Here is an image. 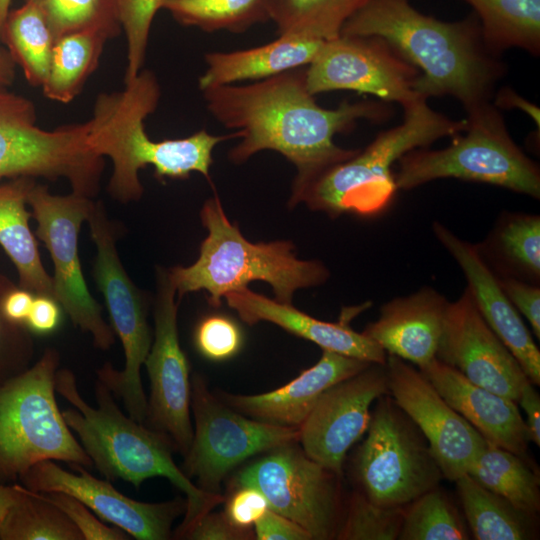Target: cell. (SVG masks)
Masks as SVG:
<instances>
[{
    "mask_svg": "<svg viewBox=\"0 0 540 540\" xmlns=\"http://www.w3.org/2000/svg\"><path fill=\"white\" fill-rule=\"evenodd\" d=\"M35 295L20 287H13L2 300V311L5 317L17 324H25Z\"/></svg>",
    "mask_w": 540,
    "mask_h": 540,
    "instance_id": "cell-50",
    "label": "cell"
},
{
    "mask_svg": "<svg viewBox=\"0 0 540 540\" xmlns=\"http://www.w3.org/2000/svg\"><path fill=\"white\" fill-rule=\"evenodd\" d=\"M198 351L213 361H223L236 355L243 342L239 326L224 315L205 317L195 331Z\"/></svg>",
    "mask_w": 540,
    "mask_h": 540,
    "instance_id": "cell-42",
    "label": "cell"
},
{
    "mask_svg": "<svg viewBox=\"0 0 540 540\" xmlns=\"http://www.w3.org/2000/svg\"><path fill=\"white\" fill-rule=\"evenodd\" d=\"M0 41L19 65L27 82L42 87L49 71L55 37L43 13L32 2L10 10Z\"/></svg>",
    "mask_w": 540,
    "mask_h": 540,
    "instance_id": "cell-32",
    "label": "cell"
},
{
    "mask_svg": "<svg viewBox=\"0 0 540 540\" xmlns=\"http://www.w3.org/2000/svg\"><path fill=\"white\" fill-rule=\"evenodd\" d=\"M160 96L156 75L142 69L123 90L101 93L95 101L89 119L92 134L99 153L112 161L108 191L121 202L141 198L143 186L138 172L149 165L159 180L187 179L192 172L209 180L214 148L237 138L234 132L215 136L202 129L185 138L152 140L144 120L157 109Z\"/></svg>",
    "mask_w": 540,
    "mask_h": 540,
    "instance_id": "cell-4",
    "label": "cell"
},
{
    "mask_svg": "<svg viewBox=\"0 0 540 540\" xmlns=\"http://www.w3.org/2000/svg\"><path fill=\"white\" fill-rule=\"evenodd\" d=\"M15 285L0 274V386L26 370L33 355V343L23 324L9 321L2 311L5 294Z\"/></svg>",
    "mask_w": 540,
    "mask_h": 540,
    "instance_id": "cell-41",
    "label": "cell"
},
{
    "mask_svg": "<svg viewBox=\"0 0 540 540\" xmlns=\"http://www.w3.org/2000/svg\"><path fill=\"white\" fill-rule=\"evenodd\" d=\"M404 507H386L375 504L357 491L349 499L346 513L341 519L335 538L396 540L402 525Z\"/></svg>",
    "mask_w": 540,
    "mask_h": 540,
    "instance_id": "cell-39",
    "label": "cell"
},
{
    "mask_svg": "<svg viewBox=\"0 0 540 540\" xmlns=\"http://www.w3.org/2000/svg\"><path fill=\"white\" fill-rule=\"evenodd\" d=\"M55 390L71 404L62 411L66 424L107 480H122L139 489L145 480L161 476L186 495V512L176 530L177 538L223 501L220 494L207 493L195 485L174 462L175 447L169 437L126 416L100 380L95 384V407L83 399L69 369L57 370Z\"/></svg>",
    "mask_w": 540,
    "mask_h": 540,
    "instance_id": "cell-3",
    "label": "cell"
},
{
    "mask_svg": "<svg viewBox=\"0 0 540 540\" xmlns=\"http://www.w3.org/2000/svg\"><path fill=\"white\" fill-rule=\"evenodd\" d=\"M517 403L526 415L525 424L529 440L540 446V397L534 384L528 381L521 389Z\"/></svg>",
    "mask_w": 540,
    "mask_h": 540,
    "instance_id": "cell-49",
    "label": "cell"
},
{
    "mask_svg": "<svg viewBox=\"0 0 540 540\" xmlns=\"http://www.w3.org/2000/svg\"><path fill=\"white\" fill-rule=\"evenodd\" d=\"M16 497L15 484L6 486L0 482V524Z\"/></svg>",
    "mask_w": 540,
    "mask_h": 540,
    "instance_id": "cell-53",
    "label": "cell"
},
{
    "mask_svg": "<svg viewBox=\"0 0 540 540\" xmlns=\"http://www.w3.org/2000/svg\"><path fill=\"white\" fill-rule=\"evenodd\" d=\"M43 13L58 38L80 31H98L110 39L121 32L119 0H25Z\"/></svg>",
    "mask_w": 540,
    "mask_h": 540,
    "instance_id": "cell-38",
    "label": "cell"
},
{
    "mask_svg": "<svg viewBox=\"0 0 540 540\" xmlns=\"http://www.w3.org/2000/svg\"><path fill=\"white\" fill-rule=\"evenodd\" d=\"M456 489L470 534L476 540H531L537 538V514L526 512L486 489L467 473Z\"/></svg>",
    "mask_w": 540,
    "mask_h": 540,
    "instance_id": "cell-28",
    "label": "cell"
},
{
    "mask_svg": "<svg viewBox=\"0 0 540 540\" xmlns=\"http://www.w3.org/2000/svg\"><path fill=\"white\" fill-rule=\"evenodd\" d=\"M175 295L168 270L158 269L154 340L144 362L150 381L144 424L168 436L185 456L193 438L191 382L189 364L178 338L179 302Z\"/></svg>",
    "mask_w": 540,
    "mask_h": 540,
    "instance_id": "cell-16",
    "label": "cell"
},
{
    "mask_svg": "<svg viewBox=\"0 0 540 540\" xmlns=\"http://www.w3.org/2000/svg\"><path fill=\"white\" fill-rule=\"evenodd\" d=\"M34 178L18 177L0 183V246L14 263L19 287L54 299L53 281L42 265L38 244L29 226L28 194Z\"/></svg>",
    "mask_w": 540,
    "mask_h": 540,
    "instance_id": "cell-27",
    "label": "cell"
},
{
    "mask_svg": "<svg viewBox=\"0 0 540 540\" xmlns=\"http://www.w3.org/2000/svg\"><path fill=\"white\" fill-rule=\"evenodd\" d=\"M108 40L106 34L98 31H80L58 38L42 86L45 97L66 104L80 94L97 69Z\"/></svg>",
    "mask_w": 540,
    "mask_h": 540,
    "instance_id": "cell-30",
    "label": "cell"
},
{
    "mask_svg": "<svg viewBox=\"0 0 540 540\" xmlns=\"http://www.w3.org/2000/svg\"><path fill=\"white\" fill-rule=\"evenodd\" d=\"M165 0H119L121 27L127 39V67L124 83L143 69L151 24Z\"/></svg>",
    "mask_w": 540,
    "mask_h": 540,
    "instance_id": "cell-40",
    "label": "cell"
},
{
    "mask_svg": "<svg viewBox=\"0 0 540 540\" xmlns=\"http://www.w3.org/2000/svg\"><path fill=\"white\" fill-rule=\"evenodd\" d=\"M72 473L43 460L31 466L20 478L21 484L36 492H63L86 505L103 522H108L138 540H167L172 524L186 512V499L147 503L119 492L109 480L91 475L85 467L71 465Z\"/></svg>",
    "mask_w": 540,
    "mask_h": 540,
    "instance_id": "cell-18",
    "label": "cell"
},
{
    "mask_svg": "<svg viewBox=\"0 0 540 540\" xmlns=\"http://www.w3.org/2000/svg\"><path fill=\"white\" fill-rule=\"evenodd\" d=\"M200 218L208 235L198 259L188 267L168 270L178 301L187 293L205 290L209 304L218 308L227 293L260 280L270 284L276 301L292 304L297 290L319 286L329 278L323 263L298 259L290 241H248L237 223L228 220L216 195L206 200Z\"/></svg>",
    "mask_w": 540,
    "mask_h": 540,
    "instance_id": "cell-5",
    "label": "cell"
},
{
    "mask_svg": "<svg viewBox=\"0 0 540 540\" xmlns=\"http://www.w3.org/2000/svg\"><path fill=\"white\" fill-rule=\"evenodd\" d=\"M253 526L258 540H312L305 529L270 508Z\"/></svg>",
    "mask_w": 540,
    "mask_h": 540,
    "instance_id": "cell-47",
    "label": "cell"
},
{
    "mask_svg": "<svg viewBox=\"0 0 540 540\" xmlns=\"http://www.w3.org/2000/svg\"><path fill=\"white\" fill-rule=\"evenodd\" d=\"M224 299L249 325L267 321L317 344L322 350L371 363H386V352L369 337L354 331L348 325L347 320L351 317L337 323L322 321L300 311L292 304L270 299L248 287L229 292Z\"/></svg>",
    "mask_w": 540,
    "mask_h": 540,
    "instance_id": "cell-25",
    "label": "cell"
},
{
    "mask_svg": "<svg viewBox=\"0 0 540 540\" xmlns=\"http://www.w3.org/2000/svg\"><path fill=\"white\" fill-rule=\"evenodd\" d=\"M340 35L384 39L419 70L416 93L426 99L452 96L466 111L491 102L506 73L499 55L485 44L474 12L445 22L421 13L410 0H370Z\"/></svg>",
    "mask_w": 540,
    "mask_h": 540,
    "instance_id": "cell-2",
    "label": "cell"
},
{
    "mask_svg": "<svg viewBox=\"0 0 540 540\" xmlns=\"http://www.w3.org/2000/svg\"><path fill=\"white\" fill-rule=\"evenodd\" d=\"M371 362L323 350L318 362L275 390L256 395L223 393L234 410L258 421L299 428L320 396L334 384L371 365Z\"/></svg>",
    "mask_w": 540,
    "mask_h": 540,
    "instance_id": "cell-23",
    "label": "cell"
},
{
    "mask_svg": "<svg viewBox=\"0 0 540 540\" xmlns=\"http://www.w3.org/2000/svg\"><path fill=\"white\" fill-rule=\"evenodd\" d=\"M16 75V64L9 51L0 42V85L9 87Z\"/></svg>",
    "mask_w": 540,
    "mask_h": 540,
    "instance_id": "cell-52",
    "label": "cell"
},
{
    "mask_svg": "<svg viewBox=\"0 0 540 540\" xmlns=\"http://www.w3.org/2000/svg\"><path fill=\"white\" fill-rule=\"evenodd\" d=\"M474 10L487 47L495 54L521 48L540 54V0H464Z\"/></svg>",
    "mask_w": 540,
    "mask_h": 540,
    "instance_id": "cell-29",
    "label": "cell"
},
{
    "mask_svg": "<svg viewBox=\"0 0 540 540\" xmlns=\"http://www.w3.org/2000/svg\"><path fill=\"white\" fill-rule=\"evenodd\" d=\"M502 270V276H512L533 284L540 278V216L527 213H507L498 221L486 246Z\"/></svg>",
    "mask_w": 540,
    "mask_h": 540,
    "instance_id": "cell-33",
    "label": "cell"
},
{
    "mask_svg": "<svg viewBox=\"0 0 540 540\" xmlns=\"http://www.w3.org/2000/svg\"><path fill=\"white\" fill-rule=\"evenodd\" d=\"M59 354L48 348L0 386V482L19 479L43 460L92 467L55 397Z\"/></svg>",
    "mask_w": 540,
    "mask_h": 540,
    "instance_id": "cell-8",
    "label": "cell"
},
{
    "mask_svg": "<svg viewBox=\"0 0 540 540\" xmlns=\"http://www.w3.org/2000/svg\"><path fill=\"white\" fill-rule=\"evenodd\" d=\"M403 122L379 133L363 150L328 168L312 180L292 187L289 206L303 202L335 218L341 214L375 216L391 203L398 190L392 165L407 152L467 128V119L452 120L432 108L426 98L403 107Z\"/></svg>",
    "mask_w": 540,
    "mask_h": 540,
    "instance_id": "cell-6",
    "label": "cell"
},
{
    "mask_svg": "<svg viewBox=\"0 0 540 540\" xmlns=\"http://www.w3.org/2000/svg\"><path fill=\"white\" fill-rule=\"evenodd\" d=\"M470 536L459 510L439 486L404 507L399 540H468Z\"/></svg>",
    "mask_w": 540,
    "mask_h": 540,
    "instance_id": "cell-37",
    "label": "cell"
},
{
    "mask_svg": "<svg viewBox=\"0 0 540 540\" xmlns=\"http://www.w3.org/2000/svg\"><path fill=\"white\" fill-rule=\"evenodd\" d=\"M27 202L37 221L35 234L53 260L54 299L75 326L91 335L95 347L108 350L114 333L103 318L101 305L88 291L78 254V234L89 216L92 198L73 192L54 195L47 185L35 182Z\"/></svg>",
    "mask_w": 540,
    "mask_h": 540,
    "instance_id": "cell-14",
    "label": "cell"
},
{
    "mask_svg": "<svg viewBox=\"0 0 540 540\" xmlns=\"http://www.w3.org/2000/svg\"><path fill=\"white\" fill-rule=\"evenodd\" d=\"M467 474L516 507L532 514L540 511L539 476L529 459L486 442Z\"/></svg>",
    "mask_w": 540,
    "mask_h": 540,
    "instance_id": "cell-31",
    "label": "cell"
},
{
    "mask_svg": "<svg viewBox=\"0 0 540 540\" xmlns=\"http://www.w3.org/2000/svg\"><path fill=\"white\" fill-rule=\"evenodd\" d=\"M493 98V104L497 108L507 109L517 107L519 109H522L533 118L539 128V108L517 95L511 89L503 88L499 92L495 93Z\"/></svg>",
    "mask_w": 540,
    "mask_h": 540,
    "instance_id": "cell-51",
    "label": "cell"
},
{
    "mask_svg": "<svg viewBox=\"0 0 540 540\" xmlns=\"http://www.w3.org/2000/svg\"><path fill=\"white\" fill-rule=\"evenodd\" d=\"M388 394L424 435L443 478L455 482L486 440L439 394L411 363L387 355Z\"/></svg>",
    "mask_w": 540,
    "mask_h": 540,
    "instance_id": "cell-17",
    "label": "cell"
},
{
    "mask_svg": "<svg viewBox=\"0 0 540 540\" xmlns=\"http://www.w3.org/2000/svg\"><path fill=\"white\" fill-rule=\"evenodd\" d=\"M505 295L529 322L533 333L540 338V287L539 285L512 277L498 276Z\"/></svg>",
    "mask_w": 540,
    "mask_h": 540,
    "instance_id": "cell-45",
    "label": "cell"
},
{
    "mask_svg": "<svg viewBox=\"0 0 540 540\" xmlns=\"http://www.w3.org/2000/svg\"><path fill=\"white\" fill-rule=\"evenodd\" d=\"M207 110L221 125L234 130L240 142L228 154L242 164L254 154L273 150L297 168L293 186H300L359 149L334 143L358 120L390 117L386 102L343 101L335 109L316 103L306 82V66L246 85H222L201 91Z\"/></svg>",
    "mask_w": 540,
    "mask_h": 540,
    "instance_id": "cell-1",
    "label": "cell"
},
{
    "mask_svg": "<svg viewBox=\"0 0 540 540\" xmlns=\"http://www.w3.org/2000/svg\"><path fill=\"white\" fill-rule=\"evenodd\" d=\"M10 4H11V0H0V35L2 32V28L6 20V17L10 11Z\"/></svg>",
    "mask_w": 540,
    "mask_h": 540,
    "instance_id": "cell-54",
    "label": "cell"
},
{
    "mask_svg": "<svg viewBox=\"0 0 540 540\" xmlns=\"http://www.w3.org/2000/svg\"><path fill=\"white\" fill-rule=\"evenodd\" d=\"M253 531L239 529L224 512L209 511L189 527L180 538L191 540H246L254 538Z\"/></svg>",
    "mask_w": 540,
    "mask_h": 540,
    "instance_id": "cell-46",
    "label": "cell"
},
{
    "mask_svg": "<svg viewBox=\"0 0 540 540\" xmlns=\"http://www.w3.org/2000/svg\"><path fill=\"white\" fill-rule=\"evenodd\" d=\"M60 319L61 308L55 299L35 295L25 325L35 333L48 334L58 327Z\"/></svg>",
    "mask_w": 540,
    "mask_h": 540,
    "instance_id": "cell-48",
    "label": "cell"
},
{
    "mask_svg": "<svg viewBox=\"0 0 540 540\" xmlns=\"http://www.w3.org/2000/svg\"><path fill=\"white\" fill-rule=\"evenodd\" d=\"M269 509L265 496L251 486H237L225 504L224 514L236 527L252 531L254 523Z\"/></svg>",
    "mask_w": 540,
    "mask_h": 540,
    "instance_id": "cell-44",
    "label": "cell"
},
{
    "mask_svg": "<svg viewBox=\"0 0 540 540\" xmlns=\"http://www.w3.org/2000/svg\"><path fill=\"white\" fill-rule=\"evenodd\" d=\"M419 70L377 36H344L325 40L306 66L312 95L350 90L395 102L402 107L424 98L416 93Z\"/></svg>",
    "mask_w": 540,
    "mask_h": 540,
    "instance_id": "cell-15",
    "label": "cell"
},
{
    "mask_svg": "<svg viewBox=\"0 0 540 540\" xmlns=\"http://www.w3.org/2000/svg\"><path fill=\"white\" fill-rule=\"evenodd\" d=\"M432 230L460 266L484 321L513 354L528 379L539 385L540 351L479 247L459 238L440 222H433Z\"/></svg>",
    "mask_w": 540,
    "mask_h": 540,
    "instance_id": "cell-21",
    "label": "cell"
},
{
    "mask_svg": "<svg viewBox=\"0 0 540 540\" xmlns=\"http://www.w3.org/2000/svg\"><path fill=\"white\" fill-rule=\"evenodd\" d=\"M436 359L472 383L515 402L530 381L484 321L467 287L457 300L447 303Z\"/></svg>",
    "mask_w": 540,
    "mask_h": 540,
    "instance_id": "cell-20",
    "label": "cell"
},
{
    "mask_svg": "<svg viewBox=\"0 0 540 540\" xmlns=\"http://www.w3.org/2000/svg\"><path fill=\"white\" fill-rule=\"evenodd\" d=\"M190 408L195 426L182 471L207 493L218 494L228 472L251 456L299 439V428L245 417L223 404L199 375L192 377Z\"/></svg>",
    "mask_w": 540,
    "mask_h": 540,
    "instance_id": "cell-12",
    "label": "cell"
},
{
    "mask_svg": "<svg viewBox=\"0 0 540 540\" xmlns=\"http://www.w3.org/2000/svg\"><path fill=\"white\" fill-rule=\"evenodd\" d=\"M103 169L90 120L43 129L34 103L0 85V180L63 178L73 193L93 198Z\"/></svg>",
    "mask_w": 540,
    "mask_h": 540,
    "instance_id": "cell-9",
    "label": "cell"
},
{
    "mask_svg": "<svg viewBox=\"0 0 540 540\" xmlns=\"http://www.w3.org/2000/svg\"><path fill=\"white\" fill-rule=\"evenodd\" d=\"M419 370L486 442L528 459L530 440L517 402L472 383L436 358Z\"/></svg>",
    "mask_w": 540,
    "mask_h": 540,
    "instance_id": "cell-22",
    "label": "cell"
},
{
    "mask_svg": "<svg viewBox=\"0 0 540 540\" xmlns=\"http://www.w3.org/2000/svg\"><path fill=\"white\" fill-rule=\"evenodd\" d=\"M56 505L78 528L83 540H127L131 537L122 529L106 525L86 505L63 492H40Z\"/></svg>",
    "mask_w": 540,
    "mask_h": 540,
    "instance_id": "cell-43",
    "label": "cell"
},
{
    "mask_svg": "<svg viewBox=\"0 0 540 540\" xmlns=\"http://www.w3.org/2000/svg\"><path fill=\"white\" fill-rule=\"evenodd\" d=\"M337 477L292 442L244 467L233 483L258 489L270 509L301 526L312 540H328L336 537L342 519Z\"/></svg>",
    "mask_w": 540,
    "mask_h": 540,
    "instance_id": "cell-13",
    "label": "cell"
},
{
    "mask_svg": "<svg viewBox=\"0 0 540 540\" xmlns=\"http://www.w3.org/2000/svg\"><path fill=\"white\" fill-rule=\"evenodd\" d=\"M87 221L97 248L94 278L102 292L114 332L119 337L125 363L116 370L107 362L97 370L98 380L122 400L128 415L144 423L147 411L141 368L152 345L146 303L123 268L116 248V228L103 203H92Z\"/></svg>",
    "mask_w": 540,
    "mask_h": 540,
    "instance_id": "cell-11",
    "label": "cell"
},
{
    "mask_svg": "<svg viewBox=\"0 0 540 540\" xmlns=\"http://www.w3.org/2000/svg\"><path fill=\"white\" fill-rule=\"evenodd\" d=\"M385 394L386 363H372L328 388L299 427L303 451L341 476L347 452L368 429L372 403Z\"/></svg>",
    "mask_w": 540,
    "mask_h": 540,
    "instance_id": "cell-19",
    "label": "cell"
},
{
    "mask_svg": "<svg viewBox=\"0 0 540 540\" xmlns=\"http://www.w3.org/2000/svg\"><path fill=\"white\" fill-rule=\"evenodd\" d=\"M15 487V500L0 524L1 540H83L71 520L40 492Z\"/></svg>",
    "mask_w": 540,
    "mask_h": 540,
    "instance_id": "cell-35",
    "label": "cell"
},
{
    "mask_svg": "<svg viewBox=\"0 0 540 540\" xmlns=\"http://www.w3.org/2000/svg\"><path fill=\"white\" fill-rule=\"evenodd\" d=\"M467 112L464 135L443 149L417 148L404 154L394 175L398 190L430 181L456 178L487 183L540 198V169L511 138L493 101Z\"/></svg>",
    "mask_w": 540,
    "mask_h": 540,
    "instance_id": "cell-7",
    "label": "cell"
},
{
    "mask_svg": "<svg viewBox=\"0 0 540 540\" xmlns=\"http://www.w3.org/2000/svg\"><path fill=\"white\" fill-rule=\"evenodd\" d=\"M325 40L279 35L267 44L231 52H208L207 69L200 76V91L244 80H263L308 66Z\"/></svg>",
    "mask_w": 540,
    "mask_h": 540,
    "instance_id": "cell-26",
    "label": "cell"
},
{
    "mask_svg": "<svg viewBox=\"0 0 540 540\" xmlns=\"http://www.w3.org/2000/svg\"><path fill=\"white\" fill-rule=\"evenodd\" d=\"M272 0H165L162 8L183 26L205 32H245L271 20Z\"/></svg>",
    "mask_w": 540,
    "mask_h": 540,
    "instance_id": "cell-36",
    "label": "cell"
},
{
    "mask_svg": "<svg viewBox=\"0 0 540 540\" xmlns=\"http://www.w3.org/2000/svg\"><path fill=\"white\" fill-rule=\"evenodd\" d=\"M447 303L435 289L422 287L383 304L379 318L362 333L387 355L422 369L436 358Z\"/></svg>",
    "mask_w": 540,
    "mask_h": 540,
    "instance_id": "cell-24",
    "label": "cell"
},
{
    "mask_svg": "<svg viewBox=\"0 0 540 540\" xmlns=\"http://www.w3.org/2000/svg\"><path fill=\"white\" fill-rule=\"evenodd\" d=\"M370 0H272L271 20L279 35L332 40Z\"/></svg>",
    "mask_w": 540,
    "mask_h": 540,
    "instance_id": "cell-34",
    "label": "cell"
},
{
    "mask_svg": "<svg viewBox=\"0 0 540 540\" xmlns=\"http://www.w3.org/2000/svg\"><path fill=\"white\" fill-rule=\"evenodd\" d=\"M354 457L359 492L375 504L406 506L439 486L442 472L429 445L389 394L380 396Z\"/></svg>",
    "mask_w": 540,
    "mask_h": 540,
    "instance_id": "cell-10",
    "label": "cell"
}]
</instances>
